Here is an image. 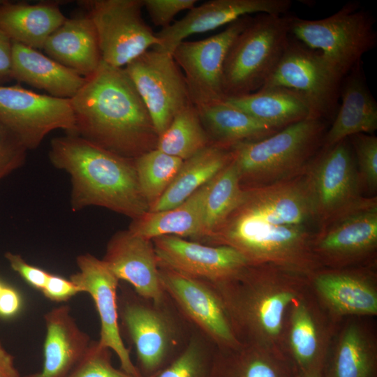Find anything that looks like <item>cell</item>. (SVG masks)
Returning a JSON list of instances; mask_svg holds the SVG:
<instances>
[{"label": "cell", "mask_w": 377, "mask_h": 377, "mask_svg": "<svg viewBox=\"0 0 377 377\" xmlns=\"http://www.w3.org/2000/svg\"><path fill=\"white\" fill-rule=\"evenodd\" d=\"M209 182L180 205L163 211L147 212L133 219L128 230L147 239L172 235L200 239L202 233L204 205Z\"/></svg>", "instance_id": "4dcf8cb0"}, {"label": "cell", "mask_w": 377, "mask_h": 377, "mask_svg": "<svg viewBox=\"0 0 377 377\" xmlns=\"http://www.w3.org/2000/svg\"><path fill=\"white\" fill-rule=\"evenodd\" d=\"M76 263L79 270L71 276L70 280L81 293L89 294L94 302L101 321L98 342L116 353L121 370L141 377L120 332L117 294L119 280L103 260L89 253L78 256Z\"/></svg>", "instance_id": "ffe728a7"}, {"label": "cell", "mask_w": 377, "mask_h": 377, "mask_svg": "<svg viewBox=\"0 0 377 377\" xmlns=\"http://www.w3.org/2000/svg\"><path fill=\"white\" fill-rule=\"evenodd\" d=\"M291 19L290 15L258 13L236 36L223 64L225 98L263 87L288 43Z\"/></svg>", "instance_id": "8992f818"}, {"label": "cell", "mask_w": 377, "mask_h": 377, "mask_svg": "<svg viewBox=\"0 0 377 377\" xmlns=\"http://www.w3.org/2000/svg\"><path fill=\"white\" fill-rule=\"evenodd\" d=\"M297 371L282 351L243 343L230 350L216 348L214 377H297Z\"/></svg>", "instance_id": "d6a6232c"}, {"label": "cell", "mask_w": 377, "mask_h": 377, "mask_svg": "<svg viewBox=\"0 0 377 377\" xmlns=\"http://www.w3.org/2000/svg\"><path fill=\"white\" fill-rule=\"evenodd\" d=\"M316 232L304 226L273 225L237 206L201 242L230 246L250 265L271 264L309 277L322 268L311 248Z\"/></svg>", "instance_id": "277c9868"}, {"label": "cell", "mask_w": 377, "mask_h": 377, "mask_svg": "<svg viewBox=\"0 0 377 377\" xmlns=\"http://www.w3.org/2000/svg\"><path fill=\"white\" fill-rule=\"evenodd\" d=\"M0 377H21L15 364V357L0 341Z\"/></svg>", "instance_id": "bcb514c9"}, {"label": "cell", "mask_w": 377, "mask_h": 377, "mask_svg": "<svg viewBox=\"0 0 377 377\" xmlns=\"http://www.w3.org/2000/svg\"><path fill=\"white\" fill-rule=\"evenodd\" d=\"M290 34L321 53L342 77L377 44L374 19L359 10L357 3L345 4L333 15L320 20L292 15Z\"/></svg>", "instance_id": "ba28073f"}, {"label": "cell", "mask_w": 377, "mask_h": 377, "mask_svg": "<svg viewBox=\"0 0 377 377\" xmlns=\"http://www.w3.org/2000/svg\"><path fill=\"white\" fill-rule=\"evenodd\" d=\"M3 286H4V285L0 281V293H1V290H2L3 287Z\"/></svg>", "instance_id": "c3c4849f"}, {"label": "cell", "mask_w": 377, "mask_h": 377, "mask_svg": "<svg viewBox=\"0 0 377 377\" xmlns=\"http://www.w3.org/2000/svg\"><path fill=\"white\" fill-rule=\"evenodd\" d=\"M66 19L58 2L0 0V29L13 42L38 50Z\"/></svg>", "instance_id": "4316f807"}, {"label": "cell", "mask_w": 377, "mask_h": 377, "mask_svg": "<svg viewBox=\"0 0 377 377\" xmlns=\"http://www.w3.org/2000/svg\"><path fill=\"white\" fill-rule=\"evenodd\" d=\"M102 260L119 280L131 285L140 297L156 304L168 300L161 283L151 240L128 230L118 232L108 243Z\"/></svg>", "instance_id": "7402d4cb"}, {"label": "cell", "mask_w": 377, "mask_h": 377, "mask_svg": "<svg viewBox=\"0 0 377 377\" xmlns=\"http://www.w3.org/2000/svg\"><path fill=\"white\" fill-rule=\"evenodd\" d=\"M158 267L217 284L237 276L249 265L228 246H212L165 235L151 239Z\"/></svg>", "instance_id": "d6986e66"}, {"label": "cell", "mask_w": 377, "mask_h": 377, "mask_svg": "<svg viewBox=\"0 0 377 377\" xmlns=\"http://www.w3.org/2000/svg\"><path fill=\"white\" fill-rule=\"evenodd\" d=\"M168 300L156 304L128 288H121L118 295L121 334L135 348L141 377H152L163 369L188 341H182V327Z\"/></svg>", "instance_id": "52a82bcc"}, {"label": "cell", "mask_w": 377, "mask_h": 377, "mask_svg": "<svg viewBox=\"0 0 377 377\" xmlns=\"http://www.w3.org/2000/svg\"><path fill=\"white\" fill-rule=\"evenodd\" d=\"M162 287L180 314L219 350L240 347L222 299L213 284L159 267Z\"/></svg>", "instance_id": "5bb4252c"}, {"label": "cell", "mask_w": 377, "mask_h": 377, "mask_svg": "<svg viewBox=\"0 0 377 377\" xmlns=\"http://www.w3.org/2000/svg\"><path fill=\"white\" fill-rule=\"evenodd\" d=\"M41 292L52 302H65L81 293L80 288L70 279L50 274Z\"/></svg>", "instance_id": "7bdbcfd3"}, {"label": "cell", "mask_w": 377, "mask_h": 377, "mask_svg": "<svg viewBox=\"0 0 377 377\" xmlns=\"http://www.w3.org/2000/svg\"><path fill=\"white\" fill-rule=\"evenodd\" d=\"M13 80V41L0 29V85Z\"/></svg>", "instance_id": "ee69618b"}, {"label": "cell", "mask_w": 377, "mask_h": 377, "mask_svg": "<svg viewBox=\"0 0 377 377\" xmlns=\"http://www.w3.org/2000/svg\"><path fill=\"white\" fill-rule=\"evenodd\" d=\"M27 151L17 135L0 120V182L23 165Z\"/></svg>", "instance_id": "ab89813d"}, {"label": "cell", "mask_w": 377, "mask_h": 377, "mask_svg": "<svg viewBox=\"0 0 377 377\" xmlns=\"http://www.w3.org/2000/svg\"><path fill=\"white\" fill-rule=\"evenodd\" d=\"M45 337L42 369L22 377H67L87 350L91 339L82 331L68 305L44 315Z\"/></svg>", "instance_id": "cb8c5ba5"}, {"label": "cell", "mask_w": 377, "mask_h": 377, "mask_svg": "<svg viewBox=\"0 0 377 377\" xmlns=\"http://www.w3.org/2000/svg\"><path fill=\"white\" fill-rule=\"evenodd\" d=\"M253 17L244 15L203 40L182 41L172 57L182 70L195 106L223 101V68L228 50Z\"/></svg>", "instance_id": "e0dca14e"}, {"label": "cell", "mask_w": 377, "mask_h": 377, "mask_svg": "<svg viewBox=\"0 0 377 377\" xmlns=\"http://www.w3.org/2000/svg\"><path fill=\"white\" fill-rule=\"evenodd\" d=\"M304 175L318 230L371 198L362 193L348 138L321 147Z\"/></svg>", "instance_id": "9c48e42d"}, {"label": "cell", "mask_w": 377, "mask_h": 377, "mask_svg": "<svg viewBox=\"0 0 377 377\" xmlns=\"http://www.w3.org/2000/svg\"><path fill=\"white\" fill-rule=\"evenodd\" d=\"M216 347L195 330L177 355L152 377H214Z\"/></svg>", "instance_id": "8d00e7d4"}, {"label": "cell", "mask_w": 377, "mask_h": 377, "mask_svg": "<svg viewBox=\"0 0 377 377\" xmlns=\"http://www.w3.org/2000/svg\"><path fill=\"white\" fill-rule=\"evenodd\" d=\"M348 139L354 153L362 193L368 194V197L376 196L377 138L374 134L357 133Z\"/></svg>", "instance_id": "74e56055"}, {"label": "cell", "mask_w": 377, "mask_h": 377, "mask_svg": "<svg viewBox=\"0 0 377 377\" xmlns=\"http://www.w3.org/2000/svg\"><path fill=\"white\" fill-rule=\"evenodd\" d=\"M195 107L212 144L233 147L260 140L281 130L257 120L223 101Z\"/></svg>", "instance_id": "1f68e13d"}, {"label": "cell", "mask_w": 377, "mask_h": 377, "mask_svg": "<svg viewBox=\"0 0 377 377\" xmlns=\"http://www.w3.org/2000/svg\"><path fill=\"white\" fill-rule=\"evenodd\" d=\"M212 144L193 103L180 110L158 136L156 149L183 161Z\"/></svg>", "instance_id": "836d02e7"}, {"label": "cell", "mask_w": 377, "mask_h": 377, "mask_svg": "<svg viewBox=\"0 0 377 377\" xmlns=\"http://www.w3.org/2000/svg\"><path fill=\"white\" fill-rule=\"evenodd\" d=\"M223 101L279 129L307 119L316 118L303 96L283 87L260 89L249 94L226 98Z\"/></svg>", "instance_id": "f546056e"}, {"label": "cell", "mask_w": 377, "mask_h": 377, "mask_svg": "<svg viewBox=\"0 0 377 377\" xmlns=\"http://www.w3.org/2000/svg\"><path fill=\"white\" fill-rule=\"evenodd\" d=\"M297 377H325V373L316 372V373L298 375Z\"/></svg>", "instance_id": "7dc6e473"}, {"label": "cell", "mask_w": 377, "mask_h": 377, "mask_svg": "<svg viewBox=\"0 0 377 377\" xmlns=\"http://www.w3.org/2000/svg\"><path fill=\"white\" fill-rule=\"evenodd\" d=\"M0 120L27 150L37 148L54 130L75 132L71 99L38 94L20 85H0Z\"/></svg>", "instance_id": "9a60e30c"}, {"label": "cell", "mask_w": 377, "mask_h": 377, "mask_svg": "<svg viewBox=\"0 0 377 377\" xmlns=\"http://www.w3.org/2000/svg\"><path fill=\"white\" fill-rule=\"evenodd\" d=\"M327 131L325 120L311 118L260 140L233 147L242 189L267 186L304 174L321 149Z\"/></svg>", "instance_id": "5b68a950"}, {"label": "cell", "mask_w": 377, "mask_h": 377, "mask_svg": "<svg viewBox=\"0 0 377 377\" xmlns=\"http://www.w3.org/2000/svg\"><path fill=\"white\" fill-rule=\"evenodd\" d=\"M124 68L145 103L158 136L180 110L193 103L184 74L172 54L151 48Z\"/></svg>", "instance_id": "4fadbf2b"}, {"label": "cell", "mask_w": 377, "mask_h": 377, "mask_svg": "<svg viewBox=\"0 0 377 377\" xmlns=\"http://www.w3.org/2000/svg\"><path fill=\"white\" fill-rule=\"evenodd\" d=\"M43 50L84 77L94 73L102 61L95 28L87 15L66 18L47 38Z\"/></svg>", "instance_id": "484cf974"}, {"label": "cell", "mask_w": 377, "mask_h": 377, "mask_svg": "<svg viewBox=\"0 0 377 377\" xmlns=\"http://www.w3.org/2000/svg\"><path fill=\"white\" fill-rule=\"evenodd\" d=\"M13 76L20 82L44 90L50 96L72 98L85 77L38 50L13 42Z\"/></svg>", "instance_id": "83f0119b"}, {"label": "cell", "mask_w": 377, "mask_h": 377, "mask_svg": "<svg viewBox=\"0 0 377 377\" xmlns=\"http://www.w3.org/2000/svg\"><path fill=\"white\" fill-rule=\"evenodd\" d=\"M339 325L323 309L309 288L290 304L286 316L283 345L298 375L325 373Z\"/></svg>", "instance_id": "2e32d148"}, {"label": "cell", "mask_w": 377, "mask_h": 377, "mask_svg": "<svg viewBox=\"0 0 377 377\" xmlns=\"http://www.w3.org/2000/svg\"><path fill=\"white\" fill-rule=\"evenodd\" d=\"M336 332L325 377H377V341L374 330L360 317L347 318Z\"/></svg>", "instance_id": "603a6c76"}, {"label": "cell", "mask_w": 377, "mask_h": 377, "mask_svg": "<svg viewBox=\"0 0 377 377\" xmlns=\"http://www.w3.org/2000/svg\"><path fill=\"white\" fill-rule=\"evenodd\" d=\"M20 306L19 293L15 289L3 286L0 293V316L11 317L18 312Z\"/></svg>", "instance_id": "f6af8a7d"}, {"label": "cell", "mask_w": 377, "mask_h": 377, "mask_svg": "<svg viewBox=\"0 0 377 377\" xmlns=\"http://www.w3.org/2000/svg\"><path fill=\"white\" fill-rule=\"evenodd\" d=\"M340 98L341 105L325 133L322 148L357 133L374 134L377 129V103L367 84L362 61L343 78Z\"/></svg>", "instance_id": "d4e9b609"}, {"label": "cell", "mask_w": 377, "mask_h": 377, "mask_svg": "<svg viewBox=\"0 0 377 377\" xmlns=\"http://www.w3.org/2000/svg\"><path fill=\"white\" fill-rule=\"evenodd\" d=\"M311 248L322 268L376 263L377 197L320 228Z\"/></svg>", "instance_id": "7c38bea8"}, {"label": "cell", "mask_w": 377, "mask_h": 377, "mask_svg": "<svg viewBox=\"0 0 377 377\" xmlns=\"http://www.w3.org/2000/svg\"><path fill=\"white\" fill-rule=\"evenodd\" d=\"M98 38L102 61L124 68L159 40L142 15L143 0H84Z\"/></svg>", "instance_id": "30bf717a"}, {"label": "cell", "mask_w": 377, "mask_h": 377, "mask_svg": "<svg viewBox=\"0 0 377 377\" xmlns=\"http://www.w3.org/2000/svg\"><path fill=\"white\" fill-rule=\"evenodd\" d=\"M308 279L310 290L337 323L346 318L377 315L376 263L320 268Z\"/></svg>", "instance_id": "ac0fdd59"}, {"label": "cell", "mask_w": 377, "mask_h": 377, "mask_svg": "<svg viewBox=\"0 0 377 377\" xmlns=\"http://www.w3.org/2000/svg\"><path fill=\"white\" fill-rule=\"evenodd\" d=\"M290 0H211L190 9L182 19L156 33V47L172 54L187 37L228 25L252 13L284 15L290 8Z\"/></svg>", "instance_id": "44dd1931"}, {"label": "cell", "mask_w": 377, "mask_h": 377, "mask_svg": "<svg viewBox=\"0 0 377 377\" xmlns=\"http://www.w3.org/2000/svg\"><path fill=\"white\" fill-rule=\"evenodd\" d=\"M182 163L156 148L134 159L140 189L149 208L169 186Z\"/></svg>", "instance_id": "d590c367"}, {"label": "cell", "mask_w": 377, "mask_h": 377, "mask_svg": "<svg viewBox=\"0 0 377 377\" xmlns=\"http://www.w3.org/2000/svg\"><path fill=\"white\" fill-rule=\"evenodd\" d=\"M4 256L13 271L29 285L42 290L50 273L27 263L20 254L7 251Z\"/></svg>", "instance_id": "b9f144b4"}, {"label": "cell", "mask_w": 377, "mask_h": 377, "mask_svg": "<svg viewBox=\"0 0 377 377\" xmlns=\"http://www.w3.org/2000/svg\"><path fill=\"white\" fill-rule=\"evenodd\" d=\"M49 158L54 167L71 176L73 211L99 206L133 219L149 211L134 159L113 154L74 134L53 138Z\"/></svg>", "instance_id": "3957f363"}, {"label": "cell", "mask_w": 377, "mask_h": 377, "mask_svg": "<svg viewBox=\"0 0 377 377\" xmlns=\"http://www.w3.org/2000/svg\"><path fill=\"white\" fill-rule=\"evenodd\" d=\"M233 158L209 182L204 205L200 241L223 223L241 199L243 189Z\"/></svg>", "instance_id": "e575fe53"}, {"label": "cell", "mask_w": 377, "mask_h": 377, "mask_svg": "<svg viewBox=\"0 0 377 377\" xmlns=\"http://www.w3.org/2000/svg\"><path fill=\"white\" fill-rule=\"evenodd\" d=\"M197 0H143L145 7L152 23L161 29L172 24L180 12L193 8Z\"/></svg>", "instance_id": "60d3db41"}, {"label": "cell", "mask_w": 377, "mask_h": 377, "mask_svg": "<svg viewBox=\"0 0 377 377\" xmlns=\"http://www.w3.org/2000/svg\"><path fill=\"white\" fill-rule=\"evenodd\" d=\"M67 377H135L116 369L112 363V350L98 341H91L85 353Z\"/></svg>", "instance_id": "f35d334b"}, {"label": "cell", "mask_w": 377, "mask_h": 377, "mask_svg": "<svg viewBox=\"0 0 377 377\" xmlns=\"http://www.w3.org/2000/svg\"><path fill=\"white\" fill-rule=\"evenodd\" d=\"M71 101L74 135L131 159L156 148L150 114L124 68L101 61Z\"/></svg>", "instance_id": "6da1fadb"}, {"label": "cell", "mask_w": 377, "mask_h": 377, "mask_svg": "<svg viewBox=\"0 0 377 377\" xmlns=\"http://www.w3.org/2000/svg\"><path fill=\"white\" fill-rule=\"evenodd\" d=\"M213 285L242 343L285 353L286 313L309 290L308 277L271 264L249 265L233 279Z\"/></svg>", "instance_id": "7a4b0ae2"}, {"label": "cell", "mask_w": 377, "mask_h": 377, "mask_svg": "<svg viewBox=\"0 0 377 377\" xmlns=\"http://www.w3.org/2000/svg\"><path fill=\"white\" fill-rule=\"evenodd\" d=\"M233 147L210 144L183 161L173 180L148 212L173 208L210 182L233 158Z\"/></svg>", "instance_id": "f1b7e54d"}, {"label": "cell", "mask_w": 377, "mask_h": 377, "mask_svg": "<svg viewBox=\"0 0 377 377\" xmlns=\"http://www.w3.org/2000/svg\"><path fill=\"white\" fill-rule=\"evenodd\" d=\"M343 78L320 52L290 38L281 59L261 89L293 90L308 101L316 118L326 121L334 119L338 110Z\"/></svg>", "instance_id": "8fae6325"}]
</instances>
